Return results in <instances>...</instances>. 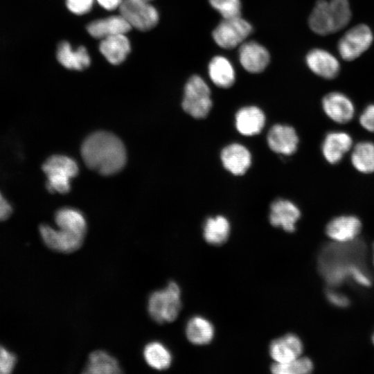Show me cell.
I'll list each match as a JSON object with an SVG mask.
<instances>
[{"label": "cell", "mask_w": 374, "mask_h": 374, "mask_svg": "<svg viewBox=\"0 0 374 374\" xmlns=\"http://www.w3.org/2000/svg\"><path fill=\"white\" fill-rule=\"evenodd\" d=\"M366 246L362 240L329 243L321 250L318 269L329 287H335L350 279L353 266L364 262Z\"/></svg>", "instance_id": "obj_1"}, {"label": "cell", "mask_w": 374, "mask_h": 374, "mask_svg": "<svg viewBox=\"0 0 374 374\" xmlns=\"http://www.w3.org/2000/svg\"><path fill=\"white\" fill-rule=\"evenodd\" d=\"M81 155L88 168L103 175H111L120 171L127 159L121 140L105 131L89 135L82 144Z\"/></svg>", "instance_id": "obj_2"}, {"label": "cell", "mask_w": 374, "mask_h": 374, "mask_svg": "<svg viewBox=\"0 0 374 374\" xmlns=\"http://www.w3.org/2000/svg\"><path fill=\"white\" fill-rule=\"evenodd\" d=\"M181 308V290L175 281L168 283L165 289L152 292L148 299L149 314L159 323L175 320Z\"/></svg>", "instance_id": "obj_3"}, {"label": "cell", "mask_w": 374, "mask_h": 374, "mask_svg": "<svg viewBox=\"0 0 374 374\" xmlns=\"http://www.w3.org/2000/svg\"><path fill=\"white\" fill-rule=\"evenodd\" d=\"M77 162L65 155L55 154L42 165L47 177L46 188L49 192L65 194L70 190V181L78 173Z\"/></svg>", "instance_id": "obj_4"}, {"label": "cell", "mask_w": 374, "mask_h": 374, "mask_svg": "<svg viewBox=\"0 0 374 374\" xmlns=\"http://www.w3.org/2000/svg\"><path fill=\"white\" fill-rule=\"evenodd\" d=\"M212 105L211 89L206 81L199 75L190 76L184 87L183 109L195 118H203L208 114Z\"/></svg>", "instance_id": "obj_5"}, {"label": "cell", "mask_w": 374, "mask_h": 374, "mask_svg": "<svg viewBox=\"0 0 374 374\" xmlns=\"http://www.w3.org/2000/svg\"><path fill=\"white\" fill-rule=\"evenodd\" d=\"M253 32L252 25L241 16L223 19L213 29L212 37L224 49L240 46Z\"/></svg>", "instance_id": "obj_6"}, {"label": "cell", "mask_w": 374, "mask_h": 374, "mask_svg": "<svg viewBox=\"0 0 374 374\" xmlns=\"http://www.w3.org/2000/svg\"><path fill=\"white\" fill-rule=\"evenodd\" d=\"M373 38V31L368 26L356 25L348 30L339 40L338 53L343 60L353 61L370 48Z\"/></svg>", "instance_id": "obj_7"}, {"label": "cell", "mask_w": 374, "mask_h": 374, "mask_svg": "<svg viewBox=\"0 0 374 374\" xmlns=\"http://www.w3.org/2000/svg\"><path fill=\"white\" fill-rule=\"evenodd\" d=\"M119 10L132 28L141 31L153 28L159 19L157 10L150 2L123 0Z\"/></svg>", "instance_id": "obj_8"}, {"label": "cell", "mask_w": 374, "mask_h": 374, "mask_svg": "<svg viewBox=\"0 0 374 374\" xmlns=\"http://www.w3.org/2000/svg\"><path fill=\"white\" fill-rule=\"evenodd\" d=\"M45 244L50 249L63 253L73 252L79 249L84 235L66 229H55L48 224H42L39 229Z\"/></svg>", "instance_id": "obj_9"}, {"label": "cell", "mask_w": 374, "mask_h": 374, "mask_svg": "<svg viewBox=\"0 0 374 374\" xmlns=\"http://www.w3.org/2000/svg\"><path fill=\"white\" fill-rule=\"evenodd\" d=\"M238 55L242 68L251 73L262 72L270 62L268 50L256 41L243 42L239 46Z\"/></svg>", "instance_id": "obj_10"}, {"label": "cell", "mask_w": 374, "mask_h": 374, "mask_svg": "<svg viewBox=\"0 0 374 374\" xmlns=\"http://www.w3.org/2000/svg\"><path fill=\"white\" fill-rule=\"evenodd\" d=\"M305 64L315 75L327 80L336 78L340 71V63L330 52L321 48H312L305 56Z\"/></svg>", "instance_id": "obj_11"}, {"label": "cell", "mask_w": 374, "mask_h": 374, "mask_svg": "<svg viewBox=\"0 0 374 374\" xmlns=\"http://www.w3.org/2000/svg\"><path fill=\"white\" fill-rule=\"evenodd\" d=\"M321 103L325 114L335 123L344 124L354 116L353 103L343 93L330 92L323 98Z\"/></svg>", "instance_id": "obj_12"}, {"label": "cell", "mask_w": 374, "mask_h": 374, "mask_svg": "<svg viewBox=\"0 0 374 374\" xmlns=\"http://www.w3.org/2000/svg\"><path fill=\"white\" fill-rule=\"evenodd\" d=\"M362 229L360 220L352 215L334 217L326 225V235L334 242H348L356 239Z\"/></svg>", "instance_id": "obj_13"}, {"label": "cell", "mask_w": 374, "mask_h": 374, "mask_svg": "<svg viewBox=\"0 0 374 374\" xmlns=\"http://www.w3.org/2000/svg\"><path fill=\"white\" fill-rule=\"evenodd\" d=\"M301 217V211L292 202L278 199L270 206L269 222L275 227H281L286 232L296 230V224Z\"/></svg>", "instance_id": "obj_14"}, {"label": "cell", "mask_w": 374, "mask_h": 374, "mask_svg": "<svg viewBox=\"0 0 374 374\" xmlns=\"http://www.w3.org/2000/svg\"><path fill=\"white\" fill-rule=\"evenodd\" d=\"M267 141L269 147L274 152L291 155L296 151L299 137L292 127L276 124L269 130Z\"/></svg>", "instance_id": "obj_15"}, {"label": "cell", "mask_w": 374, "mask_h": 374, "mask_svg": "<svg viewBox=\"0 0 374 374\" xmlns=\"http://www.w3.org/2000/svg\"><path fill=\"white\" fill-rule=\"evenodd\" d=\"M303 349L301 339L288 333L273 340L269 344V353L275 363H286L300 357Z\"/></svg>", "instance_id": "obj_16"}, {"label": "cell", "mask_w": 374, "mask_h": 374, "mask_svg": "<svg viewBox=\"0 0 374 374\" xmlns=\"http://www.w3.org/2000/svg\"><path fill=\"white\" fill-rule=\"evenodd\" d=\"M352 146L353 139L348 133L332 131L326 135L322 143L321 151L328 163L336 164L350 150Z\"/></svg>", "instance_id": "obj_17"}, {"label": "cell", "mask_w": 374, "mask_h": 374, "mask_svg": "<svg viewBox=\"0 0 374 374\" xmlns=\"http://www.w3.org/2000/svg\"><path fill=\"white\" fill-rule=\"evenodd\" d=\"M220 158L223 166L235 175L244 174L251 163L250 152L239 143H232L224 148Z\"/></svg>", "instance_id": "obj_18"}, {"label": "cell", "mask_w": 374, "mask_h": 374, "mask_svg": "<svg viewBox=\"0 0 374 374\" xmlns=\"http://www.w3.org/2000/svg\"><path fill=\"white\" fill-rule=\"evenodd\" d=\"M132 28L127 21L121 15H113L91 21L87 26L88 33L96 39L126 34Z\"/></svg>", "instance_id": "obj_19"}, {"label": "cell", "mask_w": 374, "mask_h": 374, "mask_svg": "<svg viewBox=\"0 0 374 374\" xmlns=\"http://www.w3.org/2000/svg\"><path fill=\"white\" fill-rule=\"evenodd\" d=\"M56 57L64 67L71 70L82 71L91 64L90 55L84 46H81L73 50L66 41H62L58 44Z\"/></svg>", "instance_id": "obj_20"}, {"label": "cell", "mask_w": 374, "mask_h": 374, "mask_svg": "<svg viewBox=\"0 0 374 374\" xmlns=\"http://www.w3.org/2000/svg\"><path fill=\"white\" fill-rule=\"evenodd\" d=\"M99 51L110 64L118 65L125 61L131 51V44L125 34L102 39Z\"/></svg>", "instance_id": "obj_21"}, {"label": "cell", "mask_w": 374, "mask_h": 374, "mask_svg": "<svg viewBox=\"0 0 374 374\" xmlns=\"http://www.w3.org/2000/svg\"><path fill=\"white\" fill-rule=\"evenodd\" d=\"M265 116L258 107L247 106L238 111L235 126L238 131L244 136L259 134L265 126Z\"/></svg>", "instance_id": "obj_22"}, {"label": "cell", "mask_w": 374, "mask_h": 374, "mask_svg": "<svg viewBox=\"0 0 374 374\" xmlns=\"http://www.w3.org/2000/svg\"><path fill=\"white\" fill-rule=\"evenodd\" d=\"M208 73L212 82L220 88H229L235 81L234 66L223 55H215L211 58L208 65Z\"/></svg>", "instance_id": "obj_23"}, {"label": "cell", "mask_w": 374, "mask_h": 374, "mask_svg": "<svg viewBox=\"0 0 374 374\" xmlns=\"http://www.w3.org/2000/svg\"><path fill=\"white\" fill-rule=\"evenodd\" d=\"M186 335L188 340L194 345H207L213 339L215 328L208 319L196 315L188 321L186 326Z\"/></svg>", "instance_id": "obj_24"}, {"label": "cell", "mask_w": 374, "mask_h": 374, "mask_svg": "<svg viewBox=\"0 0 374 374\" xmlns=\"http://www.w3.org/2000/svg\"><path fill=\"white\" fill-rule=\"evenodd\" d=\"M231 226L229 220L223 215H217L206 219L203 227V237L211 245L224 244L229 237Z\"/></svg>", "instance_id": "obj_25"}, {"label": "cell", "mask_w": 374, "mask_h": 374, "mask_svg": "<svg viewBox=\"0 0 374 374\" xmlns=\"http://www.w3.org/2000/svg\"><path fill=\"white\" fill-rule=\"evenodd\" d=\"M308 26L319 35L333 33L329 9V0H317L309 15Z\"/></svg>", "instance_id": "obj_26"}, {"label": "cell", "mask_w": 374, "mask_h": 374, "mask_svg": "<svg viewBox=\"0 0 374 374\" xmlns=\"http://www.w3.org/2000/svg\"><path fill=\"white\" fill-rule=\"evenodd\" d=\"M83 373L91 374H114L121 373L116 359L103 350L91 353Z\"/></svg>", "instance_id": "obj_27"}, {"label": "cell", "mask_w": 374, "mask_h": 374, "mask_svg": "<svg viewBox=\"0 0 374 374\" xmlns=\"http://www.w3.org/2000/svg\"><path fill=\"white\" fill-rule=\"evenodd\" d=\"M55 222L60 229L85 235L87 222L83 214L78 209L64 207L55 214Z\"/></svg>", "instance_id": "obj_28"}, {"label": "cell", "mask_w": 374, "mask_h": 374, "mask_svg": "<svg viewBox=\"0 0 374 374\" xmlns=\"http://www.w3.org/2000/svg\"><path fill=\"white\" fill-rule=\"evenodd\" d=\"M351 163L353 167L362 173L374 172V143L371 141H361L353 148Z\"/></svg>", "instance_id": "obj_29"}, {"label": "cell", "mask_w": 374, "mask_h": 374, "mask_svg": "<svg viewBox=\"0 0 374 374\" xmlns=\"http://www.w3.org/2000/svg\"><path fill=\"white\" fill-rule=\"evenodd\" d=\"M143 356L146 362L157 370L168 368L172 359L169 349L159 341L148 344L144 348Z\"/></svg>", "instance_id": "obj_30"}, {"label": "cell", "mask_w": 374, "mask_h": 374, "mask_svg": "<svg viewBox=\"0 0 374 374\" xmlns=\"http://www.w3.org/2000/svg\"><path fill=\"white\" fill-rule=\"evenodd\" d=\"M329 8L334 33L348 24L352 12L348 0H329Z\"/></svg>", "instance_id": "obj_31"}, {"label": "cell", "mask_w": 374, "mask_h": 374, "mask_svg": "<svg viewBox=\"0 0 374 374\" xmlns=\"http://www.w3.org/2000/svg\"><path fill=\"white\" fill-rule=\"evenodd\" d=\"M313 368L310 358L300 356L286 363H274L270 370L274 374H308L312 371Z\"/></svg>", "instance_id": "obj_32"}, {"label": "cell", "mask_w": 374, "mask_h": 374, "mask_svg": "<svg viewBox=\"0 0 374 374\" xmlns=\"http://www.w3.org/2000/svg\"><path fill=\"white\" fill-rule=\"evenodd\" d=\"M208 2L223 19L240 16V0H208Z\"/></svg>", "instance_id": "obj_33"}, {"label": "cell", "mask_w": 374, "mask_h": 374, "mask_svg": "<svg viewBox=\"0 0 374 374\" xmlns=\"http://www.w3.org/2000/svg\"><path fill=\"white\" fill-rule=\"evenodd\" d=\"M350 279L362 287H368L371 285L372 277L364 262L353 266L350 271Z\"/></svg>", "instance_id": "obj_34"}, {"label": "cell", "mask_w": 374, "mask_h": 374, "mask_svg": "<svg viewBox=\"0 0 374 374\" xmlns=\"http://www.w3.org/2000/svg\"><path fill=\"white\" fill-rule=\"evenodd\" d=\"M17 362L15 355L0 345V374H9L15 368Z\"/></svg>", "instance_id": "obj_35"}, {"label": "cell", "mask_w": 374, "mask_h": 374, "mask_svg": "<svg viewBox=\"0 0 374 374\" xmlns=\"http://www.w3.org/2000/svg\"><path fill=\"white\" fill-rule=\"evenodd\" d=\"M93 2L94 0H66V6L71 12L82 15L91 10Z\"/></svg>", "instance_id": "obj_36"}, {"label": "cell", "mask_w": 374, "mask_h": 374, "mask_svg": "<svg viewBox=\"0 0 374 374\" xmlns=\"http://www.w3.org/2000/svg\"><path fill=\"white\" fill-rule=\"evenodd\" d=\"M326 296L330 304L337 308H346L350 303L346 295L335 290L332 287H329L326 290Z\"/></svg>", "instance_id": "obj_37"}, {"label": "cell", "mask_w": 374, "mask_h": 374, "mask_svg": "<svg viewBox=\"0 0 374 374\" xmlns=\"http://www.w3.org/2000/svg\"><path fill=\"white\" fill-rule=\"evenodd\" d=\"M359 123L365 130L374 133V104L363 110L359 116Z\"/></svg>", "instance_id": "obj_38"}, {"label": "cell", "mask_w": 374, "mask_h": 374, "mask_svg": "<svg viewBox=\"0 0 374 374\" xmlns=\"http://www.w3.org/2000/svg\"><path fill=\"white\" fill-rule=\"evenodd\" d=\"M12 213V206L0 192V221L8 219Z\"/></svg>", "instance_id": "obj_39"}, {"label": "cell", "mask_w": 374, "mask_h": 374, "mask_svg": "<svg viewBox=\"0 0 374 374\" xmlns=\"http://www.w3.org/2000/svg\"><path fill=\"white\" fill-rule=\"evenodd\" d=\"M98 4L107 10H114L120 7L123 0H96Z\"/></svg>", "instance_id": "obj_40"}, {"label": "cell", "mask_w": 374, "mask_h": 374, "mask_svg": "<svg viewBox=\"0 0 374 374\" xmlns=\"http://www.w3.org/2000/svg\"><path fill=\"white\" fill-rule=\"evenodd\" d=\"M127 1L150 2L152 0H127Z\"/></svg>", "instance_id": "obj_41"}, {"label": "cell", "mask_w": 374, "mask_h": 374, "mask_svg": "<svg viewBox=\"0 0 374 374\" xmlns=\"http://www.w3.org/2000/svg\"><path fill=\"white\" fill-rule=\"evenodd\" d=\"M372 341H373V344H374V333H373V335Z\"/></svg>", "instance_id": "obj_42"}, {"label": "cell", "mask_w": 374, "mask_h": 374, "mask_svg": "<svg viewBox=\"0 0 374 374\" xmlns=\"http://www.w3.org/2000/svg\"><path fill=\"white\" fill-rule=\"evenodd\" d=\"M373 263H374V245H373Z\"/></svg>", "instance_id": "obj_43"}]
</instances>
